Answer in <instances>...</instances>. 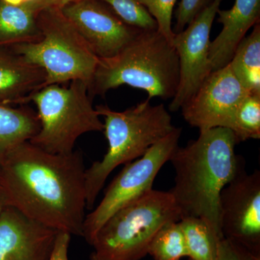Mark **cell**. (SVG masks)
<instances>
[{"instance_id": "4dcf8cb0", "label": "cell", "mask_w": 260, "mask_h": 260, "mask_svg": "<svg viewBox=\"0 0 260 260\" xmlns=\"http://www.w3.org/2000/svg\"><path fill=\"white\" fill-rule=\"evenodd\" d=\"M189 260H191V259H189Z\"/></svg>"}, {"instance_id": "603a6c76", "label": "cell", "mask_w": 260, "mask_h": 260, "mask_svg": "<svg viewBox=\"0 0 260 260\" xmlns=\"http://www.w3.org/2000/svg\"><path fill=\"white\" fill-rule=\"evenodd\" d=\"M156 21L157 30L172 43L174 34L172 28V15L177 0H137Z\"/></svg>"}, {"instance_id": "5bb4252c", "label": "cell", "mask_w": 260, "mask_h": 260, "mask_svg": "<svg viewBox=\"0 0 260 260\" xmlns=\"http://www.w3.org/2000/svg\"><path fill=\"white\" fill-rule=\"evenodd\" d=\"M221 31L210 42L209 57L213 71L226 66L248 30L259 23L260 0H235L231 9H219Z\"/></svg>"}, {"instance_id": "30bf717a", "label": "cell", "mask_w": 260, "mask_h": 260, "mask_svg": "<svg viewBox=\"0 0 260 260\" xmlns=\"http://www.w3.org/2000/svg\"><path fill=\"white\" fill-rule=\"evenodd\" d=\"M222 1L213 0L186 28L174 36L172 45L179 56V81L177 93L169 104L171 112L181 109L213 72L210 35Z\"/></svg>"}, {"instance_id": "f546056e", "label": "cell", "mask_w": 260, "mask_h": 260, "mask_svg": "<svg viewBox=\"0 0 260 260\" xmlns=\"http://www.w3.org/2000/svg\"><path fill=\"white\" fill-rule=\"evenodd\" d=\"M90 260H100L98 259L97 256L95 255V254L93 253V254L90 255Z\"/></svg>"}, {"instance_id": "9c48e42d", "label": "cell", "mask_w": 260, "mask_h": 260, "mask_svg": "<svg viewBox=\"0 0 260 260\" xmlns=\"http://www.w3.org/2000/svg\"><path fill=\"white\" fill-rule=\"evenodd\" d=\"M223 238L260 254V172L247 174L245 165L223 188L219 199Z\"/></svg>"}, {"instance_id": "9a60e30c", "label": "cell", "mask_w": 260, "mask_h": 260, "mask_svg": "<svg viewBox=\"0 0 260 260\" xmlns=\"http://www.w3.org/2000/svg\"><path fill=\"white\" fill-rule=\"evenodd\" d=\"M47 75L10 48H0V104H25L45 86Z\"/></svg>"}, {"instance_id": "6da1fadb", "label": "cell", "mask_w": 260, "mask_h": 260, "mask_svg": "<svg viewBox=\"0 0 260 260\" xmlns=\"http://www.w3.org/2000/svg\"><path fill=\"white\" fill-rule=\"evenodd\" d=\"M85 171L79 151L51 153L25 141L0 164V181L10 206L25 216L57 232L83 237Z\"/></svg>"}, {"instance_id": "44dd1931", "label": "cell", "mask_w": 260, "mask_h": 260, "mask_svg": "<svg viewBox=\"0 0 260 260\" xmlns=\"http://www.w3.org/2000/svg\"><path fill=\"white\" fill-rule=\"evenodd\" d=\"M229 129L238 143L260 138V95L247 94L243 99L233 116Z\"/></svg>"}, {"instance_id": "ac0fdd59", "label": "cell", "mask_w": 260, "mask_h": 260, "mask_svg": "<svg viewBox=\"0 0 260 260\" xmlns=\"http://www.w3.org/2000/svg\"><path fill=\"white\" fill-rule=\"evenodd\" d=\"M229 64L248 93L260 95L259 23L256 24L251 34L239 44Z\"/></svg>"}, {"instance_id": "cb8c5ba5", "label": "cell", "mask_w": 260, "mask_h": 260, "mask_svg": "<svg viewBox=\"0 0 260 260\" xmlns=\"http://www.w3.org/2000/svg\"><path fill=\"white\" fill-rule=\"evenodd\" d=\"M213 0H181L175 12L176 24L173 31L179 34Z\"/></svg>"}, {"instance_id": "d4e9b609", "label": "cell", "mask_w": 260, "mask_h": 260, "mask_svg": "<svg viewBox=\"0 0 260 260\" xmlns=\"http://www.w3.org/2000/svg\"><path fill=\"white\" fill-rule=\"evenodd\" d=\"M251 253L230 239L220 241L215 260H251Z\"/></svg>"}, {"instance_id": "83f0119b", "label": "cell", "mask_w": 260, "mask_h": 260, "mask_svg": "<svg viewBox=\"0 0 260 260\" xmlns=\"http://www.w3.org/2000/svg\"><path fill=\"white\" fill-rule=\"evenodd\" d=\"M9 205L10 203L8 194H7L4 186H3L1 181H0V214Z\"/></svg>"}, {"instance_id": "d6986e66", "label": "cell", "mask_w": 260, "mask_h": 260, "mask_svg": "<svg viewBox=\"0 0 260 260\" xmlns=\"http://www.w3.org/2000/svg\"><path fill=\"white\" fill-rule=\"evenodd\" d=\"M187 256L191 260H215L219 242L223 239L213 232L206 221L200 218L181 219Z\"/></svg>"}, {"instance_id": "8992f818", "label": "cell", "mask_w": 260, "mask_h": 260, "mask_svg": "<svg viewBox=\"0 0 260 260\" xmlns=\"http://www.w3.org/2000/svg\"><path fill=\"white\" fill-rule=\"evenodd\" d=\"M40 41L10 47L47 75L45 86L81 80L90 85L99 58L61 9L42 10L37 17ZM44 86V87H45Z\"/></svg>"}, {"instance_id": "ffe728a7", "label": "cell", "mask_w": 260, "mask_h": 260, "mask_svg": "<svg viewBox=\"0 0 260 260\" xmlns=\"http://www.w3.org/2000/svg\"><path fill=\"white\" fill-rule=\"evenodd\" d=\"M148 254L154 260H180L187 256L185 239L179 222H170L154 236Z\"/></svg>"}, {"instance_id": "ba28073f", "label": "cell", "mask_w": 260, "mask_h": 260, "mask_svg": "<svg viewBox=\"0 0 260 260\" xmlns=\"http://www.w3.org/2000/svg\"><path fill=\"white\" fill-rule=\"evenodd\" d=\"M181 128L173 130L149 148L140 158L125 167L110 183L104 198L84 220L83 237L91 245L98 231L118 210L153 189L157 174L178 147Z\"/></svg>"}, {"instance_id": "5b68a950", "label": "cell", "mask_w": 260, "mask_h": 260, "mask_svg": "<svg viewBox=\"0 0 260 260\" xmlns=\"http://www.w3.org/2000/svg\"><path fill=\"white\" fill-rule=\"evenodd\" d=\"M180 210L171 193L152 189L118 210L95 234L91 245L100 260H140L160 228L179 222Z\"/></svg>"}, {"instance_id": "7c38bea8", "label": "cell", "mask_w": 260, "mask_h": 260, "mask_svg": "<svg viewBox=\"0 0 260 260\" xmlns=\"http://www.w3.org/2000/svg\"><path fill=\"white\" fill-rule=\"evenodd\" d=\"M61 10L99 59L116 55L141 30L126 25L98 0H76Z\"/></svg>"}, {"instance_id": "7402d4cb", "label": "cell", "mask_w": 260, "mask_h": 260, "mask_svg": "<svg viewBox=\"0 0 260 260\" xmlns=\"http://www.w3.org/2000/svg\"><path fill=\"white\" fill-rule=\"evenodd\" d=\"M109 5L124 23L140 30H157L158 25L144 7L137 0H98Z\"/></svg>"}, {"instance_id": "7a4b0ae2", "label": "cell", "mask_w": 260, "mask_h": 260, "mask_svg": "<svg viewBox=\"0 0 260 260\" xmlns=\"http://www.w3.org/2000/svg\"><path fill=\"white\" fill-rule=\"evenodd\" d=\"M237 143L228 128L202 130L196 140L178 147L169 160L175 178L169 191L180 210L181 219H203L220 239H223L219 220L220 193L245 165L242 157L236 155Z\"/></svg>"}, {"instance_id": "f1b7e54d", "label": "cell", "mask_w": 260, "mask_h": 260, "mask_svg": "<svg viewBox=\"0 0 260 260\" xmlns=\"http://www.w3.org/2000/svg\"><path fill=\"white\" fill-rule=\"evenodd\" d=\"M3 1L10 5H20L30 3V2L34 1V0H3Z\"/></svg>"}, {"instance_id": "8fae6325", "label": "cell", "mask_w": 260, "mask_h": 260, "mask_svg": "<svg viewBox=\"0 0 260 260\" xmlns=\"http://www.w3.org/2000/svg\"><path fill=\"white\" fill-rule=\"evenodd\" d=\"M247 94L229 63L205 78L196 93L181 107L183 117L200 131L215 127L229 129L238 106Z\"/></svg>"}, {"instance_id": "4316f807", "label": "cell", "mask_w": 260, "mask_h": 260, "mask_svg": "<svg viewBox=\"0 0 260 260\" xmlns=\"http://www.w3.org/2000/svg\"><path fill=\"white\" fill-rule=\"evenodd\" d=\"M76 0H34L32 1L39 12L49 8L62 9L66 5L73 3Z\"/></svg>"}, {"instance_id": "2e32d148", "label": "cell", "mask_w": 260, "mask_h": 260, "mask_svg": "<svg viewBox=\"0 0 260 260\" xmlns=\"http://www.w3.org/2000/svg\"><path fill=\"white\" fill-rule=\"evenodd\" d=\"M32 2L13 5L0 0V48L39 42L42 39Z\"/></svg>"}, {"instance_id": "277c9868", "label": "cell", "mask_w": 260, "mask_h": 260, "mask_svg": "<svg viewBox=\"0 0 260 260\" xmlns=\"http://www.w3.org/2000/svg\"><path fill=\"white\" fill-rule=\"evenodd\" d=\"M95 110L104 117L109 149L102 160L85 171L88 209H93L98 195L116 168L143 156L176 127L164 104L151 105L148 99L124 112L112 110L107 105H98Z\"/></svg>"}, {"instance_id": "4fadbf2b", "label": "cell", "mask_w": 260, "mask_h": 260, "mask_svg": "<svg viewBox=\"0 0 260 260\" xmlns=\"http://www.w3.org/2000/svg\"><path fill=\"white\" fill-rule=\"evenodd\" d=\"M57 233L9 205L0 214V260H48Z\"/></svg>"}, {"instance_id": "3957f363", "label": "cell", "mask_w": 260, "mask_h": 260, "mask_svg": "<svg viewBox=\"0 0 260 260\" xmlns=\"http://www.w3.org/2000/svg\"><path fill=\"white\" fill-rule=\"evenodd\" d=\"M179 81V61L172 43L157 30H141L116 55L99 59L88 93L105 95L127 85L154 97L173 99Z\"/></svg>"}, {"instance_id": "52a82bcc", "label": "cell", "mask_w": 260, "mask_h": 260, "mask_svg": "<svg viewBox=\"0 0 260 260\" xmlns=\"http://www.w3.org/2000/svg\"><path fill=\"white\" fill-rule=\"evenodd\" d=\"M92 99L88 85L81 80L70 82L68 87L52 84L38 90L29 102L37 107L40 129L29 141L51 153L74 151L81 135L104 131Z\"/></svg>"}, {"instance_id": "e0dca14e", "label": "cell", "mask_w": 260, "mask_h": 260, "mask_svg": "<svg viewBox=\"0 0 260 260\" xmlns=\"http://www.w3.org/2000/svg\"><path fill=\"white\" fill-rule=\"evenodd\" d=\"M39 129L40 121L31 109L0 104V164L12 150L29 141Z\"/></svg>"}, {"instance_id": "484cf974", "label": "cell", "mask_w": 260, "mask_h": 260, "mask_svg": "<svg viewBox=\"0 0 260 260\" xmlns=\"http://www.w3.org/2000/svg\"><path fill=\"white\" fill-rule=\"evenodd\" d=\"M71 235L68 233L58 232L56 234L54 247L48 260L68 259V247H69Z\"/></svg>"}]
</instances>
